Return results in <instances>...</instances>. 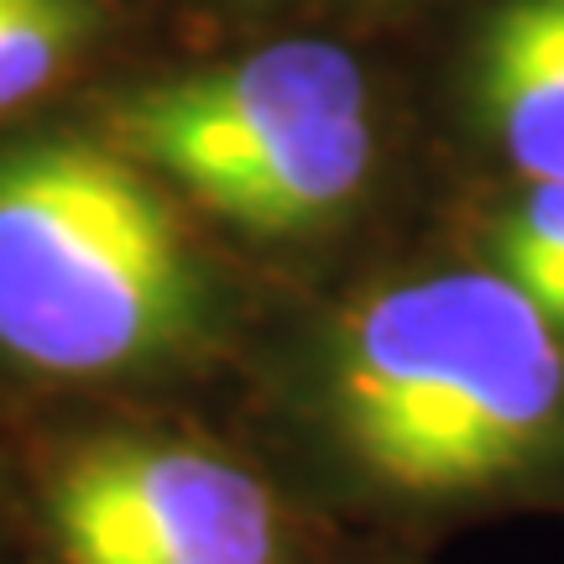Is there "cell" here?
<instances>
[{
    "instance_id": "cell-6",
    "label": "cell",
    "mask_w": 564,
    "mask_h": 564,
    "mask_svg": "<svg viewBox=\"0 0 564 564\" xmlns=\"http://www.w3.org/2000/svg\"><path fill=\"white\" fill-rule=\"evenodd\" d=\"M116 21V0H0V116L74 79Z\"/></svg>"
},
{
    "instance_id": "cell-2",
    "label": "cell",
    "mask_w": 564,
    "mask_h": 564,
    "mask_svg": "<svg viewBox=\"0 0 564 564\" xmlns=\"http://www.w3.org/2000/svg\"><path fill=\"white\" fill-rule=\"evenodd\" d=\"M209 278L162 183L121 147L37 137L0 152V356L126 377L204 335Z\"/></svg>"
},
{
    "instance_id": "cell-4",
    "label": "cell",
    "mask_w": 564,
    "mask_h": 564,
    "mask_svg": "<svg viewBox=\"0 0 564 564\" xmlns=\"http://www.w3.org/2000/svg\"><path fill=\"white\" fill-rule=\"evenodd\" d=\"M58 564H288L282 512L246 465L204 444L100 434L42 486Z\"/></svg>"
},
{
    "instance_id": "cell-5",
    "label": "cell",
    "mask_w": 564,
    "mask_h": 564,
    "mask_svg": "<svg viewBox=\"0 0 564 564\" xmlns=\"http://www.w3.org/2000/svg\"><path fill=\"white\" fill-rule=\"evenodd\" d=\"M470 100L528 183H564V0L491 6L470 47Z\"/></svg>"
},
{
    "instance_id": "cell-7",
    "label": "cell",
    "mask_w": 564,
    "mask_h": 564,
    "mask_svg": "<svg viewBox=\"0 0 564 564\" xmlns=\"http://www.w3.org/2000/svg\"><path fill=\"white\" fill-rule=\"evenodd\" d=\"M564 257V183H533L523 199L497 220L491 267L512 288H528L544 267Z\"/></svg>"
},
{
    "instance_id": "cell-1",
    "label": "cell",
    "mask_w": 564,
    "mask_h": 564,
    "mask_svg": "<svg viewBox=\"0 0 564 564\" xmlns=\"http://www.w3.org/2000/svg\"><path fill=\"white\" fill-rule=\"evenodd\" d=\"M319 408L387 497H481L564 455V335L497 267L387 282L335 324Z\"/></svg>"
},
{
    "instance_id": "cell-8",
    "label": "cell",
    "mask_w": 564,
    "mask_h": 564,
    "mask_svg": "<svg viewBox=\"0 0 564 564\" xmlns=\"http://www.w3.org/2000/svg\"><path fill=\"white\" fill-rule=\"evenodd\" d=\"M518 293H528V299H533V308H539V314H544V319L564 335V257L554 267H544V272L528 282V288H518Z\"/></svg>"
},
{
    "instance_id": "cell-3",
    "label": "cell",
    "mask_w": 564,
    "mask_h": 564,
    "mask_svg": "<svg viewBox=\"0 0 564 564\" xmlns=\"http://www.w3.org/2000/svg\"><path fill=\"white\" fill-rule=\"evenodd\" d=\"M105 141L267 241L340 220L377 162L361 58L314 37L126 89L105 110Z\"/></svg>"
}]
</instances>
